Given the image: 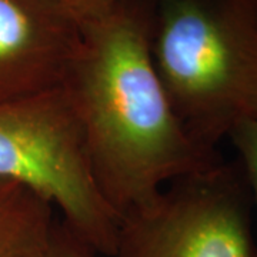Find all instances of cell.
Wrapping results in <instances>:
<instances>
[{"label": "cell", "instance_id": "cell-1", "mask_svg": "<svg viewBox=\"0 0 257 257\" xmlns=\"http://www.w3.org/2000/svg\"><path fill=\"white\" fill-rule=\"evenodd\" d=\"M152 23L133 0L82 23V46L63 86L94 182L119 219L155 202L167 184L221 160L194 142L176 114L153 62Z\"/></svg>", "mask_w": 257, "mask_h": 257}, {"label": "cell", "instance_id": "cell-2", "mask_svg": "<svg viewBox=\"0 0 257 257\" xmlns=\"http://www.w3.org/2000/svg\"><path fill=\"white\" fill-rule=\"evenodd\" d=\"M152 55L184 128L216 152L257 116V0H159Z\"/></svg>", "mask_w": 257, "mask_h": 257}, {"label": "cell", "instance_id": "cell-3", "mask_svg": "<svg viewBox=\"0 0 257 257\" xmlns=\"http://www.w3.org/2000/svg\"><path fill=\"white\" fill-rule=\"evenodd\" d=\"M0 179L59 209L96 254L113 257L120 219L94 182L82 127L64 89L0 104Z\"/></svg>", "mask_w": 257, "mask_h": 257}, {"label": "cell", "instance_id": "cell-4", "mask_svg": "<svg viewBox=\"0 0 257 257\" xmlns=\"http://www.w3.org/2000/svg\"><path fill=\"white\" fill-rule=\"evenodd\" d=\"M240 165L219 160L120 219L113 257H257Z\"/></svg>", "mask_w": 257, "mask_h": 257}, {"label": "cell", "instance_id": "cell-5", "mask_svg": "<svg viewBox=\"0 0 257 257\" xmlns=\"http://www.w3.org/2000/svg\"><path fill=\"white\" fill-rule=\"evenodd\" d=\"M82 40L59 0H0V104L62 89Z\"/></svg>", "mask_w": 257, "mask_h": 257}, {"label": "cell", "instance_id": "cell-6", "mask_svg": "<svg viewBox=\"0 0 257 257\" xmlns=\"http://www.w3.org/2000/svg\"><path fill=\"white\" fill-rule=\"evenodd\" d=\"M55 206L23 184L0 179V257H33L55 227Z\"/></svg>", "mask_w": 257, "mask_h": 257}, {"label": "cell", "instance_id": "cell-7", "mask_svg": "<svg viewBox=\"0 0 257 257\" xmlns=\"http://www.w3.org/2000/svg\"><path fill=\"white\" fill-rule=\"evenodd\" d=\"M227 139L239 153V165L248 186L251 203L257 207V116L239 123Z\"/></svg>", "mask_w": 257, "mask_h": 257}, {"label": "cell", "instance_id": "cell-8", "mask_svg": "<svg viewBox=\"0 0 257 257\" xmlns=\"http://www.w3.org/2000/svg\"><path fill=\"white\" fill-rule=\"evenodd\" d=\"M33 257H96V253L63 224L56 223L46 246Z\"/></svg>", "mask_w": 257, "mask_h": 257}, {"label": "cell", "instance_id": "cell-9", "mask_svg": "<svg viewBox=\"0 0 257 257\" xmlns=\"http://www.w3.org/2000/svg\"><path fill=\"white\" fill-rule=\"evenodd\" d=\"M73 13L80 23L92 22L107 15L123 0H59Z\"/></svg>", "mask_w": 257, "mask_h": 257}]
</instances>
